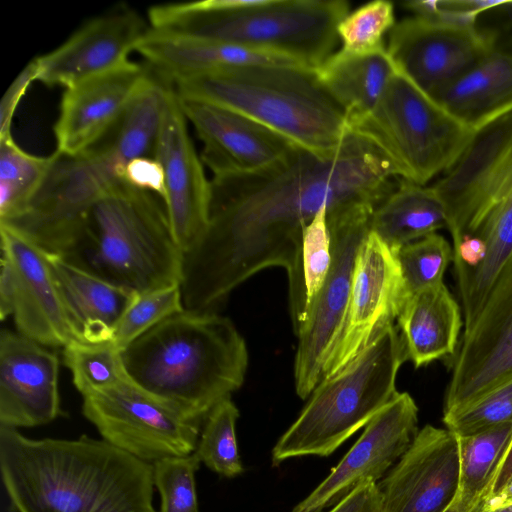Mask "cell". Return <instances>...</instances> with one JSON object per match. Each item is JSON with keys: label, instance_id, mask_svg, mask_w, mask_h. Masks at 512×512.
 Masks as SVG:
<instances>
[{"label": "cell", "instance_id": "obj_7", "mask_svg": "<svg viewBox=\"0 0 512 512\" xmlns=\"http://www.w3.org/2000/svg\"><path fill=\"white\" fill-rule=\"evenodd\" d=\"M407 360L403 339L392 325L344 368L321 379L273 447L272 465L336 451L396 396L397 374Z\"/></svg>", "mask_w": 512, "mask_h": 512}, {"label": "cell", "instance_id": "obj_41", "mask_svg": "<svg viewBox=\"0 0 512 512\" xmlns=\"http://www.w3.org/2000/svg\"><path fill=\"white\" fill-rule=\"evenodd\" d=\"M506 0H413L403 3L415 17L462 26H477L478 17Z\"/></svg>", "mask_w": 512, "mask_h": 512}, {"label": "cell", "instance_id": "obj_33", "mask_svg": "<svg viewBox=\"0 0 512 512\" xmlns=\"http://www.w3.org/2000/svg\"><path fill=\"white\" fill-rule=\"evenodd\" d=\"M63 361L82 397L112 388L129 378L121 350L111 342H72L63 348Z\"/></svg>", "mask_w": 512, "mask_h": 512}, {"label": "cell", "instance_id": "obj_49", "mask_svg": "<svg viewBox=\"0 0 512 512\" xmlns=\"http://www.w3.org/2000/svg\"><path fill=\"white\" fill-rule=\"evenodd\" d=\"M474 510L465 509L463 506L460 505V503L458 502V500L456 498L455 502L451 505V507L446 512H474Z\"/></svg>", "mask_w": 512, "mask_h": 512}, {"label": "cell", "instance_id": "obj_25", "mask_svg": "<svg viewBox=\"0 0 512 512\" xmlns=\"http://www.w3.org/2000/svg\"><path fill=\"white\" fill-rule=\"evenodd\" d=\"M45 253L80 340L110 342L138 294L105 281L59 254Z\"/></svg>", "mask_w": 512, "mask_h": 512}, {"label": "cell", "instance_id": "obj_29", "mask_svg": "<svg viewBox=\"0 0 512 512\" xmlns=\"http://www.w3.org/2000/svg\"><path fill=\"white\" fill-rule=\"evenodd\" d=\"M446 225L444 206L433 187L399 178L395 189L374 209L370 230L397 251Z\"/></svg>", "mask_w": 512, "mask_h": 512}, {"label": "cell", "instance_id": "obj_22", "mask_svg": "<svg viewBox=\"0 0 512 512\" xmlns=\"http://www.w3.org/2000/svg\"><path fill=\"white\" fill-rule=\"evenodd\" d=\"M150 29L134 9L119 5L77 29L54 50L36 57L37 81L72 86L129 61Z\"/></svg>", "mask_w": 512, "mask_h": 512}, {"label": "cell", "instance_id": "obj_34", "mask_svg": "<svg viewBox=\"0 0 512 512\" xmlns=\"http://www.w3.org/2000/svg\"><path fill=\"white\" fill-rule=\"evenodd\" d=\"M239 411L231 398L219 402L206 416L195 453L213 472L233 478L243 473L236 437Z\"/></svg>", "mask_w": 512, "mask_h": 512}, {"label": "cell", "instance_id": "obj_2", "mask_svg": "<svg viewBox=\"0 0 512 512\" xmlns=\"http://www.w3.org/2000/svg\"><path fill=\"white\" fill-rule=\"evenodd\" d=\"M0 472L17 512H156L153 465L104 439H31L0 426Z\"/></svg>", "mask_w": 512, "mask_h": 512}, {"label": "cell", "instance_id": "obj_5", "mask_svg": "<svg viewBox=\"0 0 512 512\" xmlns=\"http://www.w3.org/2000/svg\"><path fill=\"white\" fill-rule=\"evenodd\" d=\"M61 256L135 294L181 284L183 251L163 201L123 181L97 202L80 239Z\"/></svg>", "mask_w": 512, "mask_h": 512}, {"label": "cell", "instance_id": "obj_31", "mask_svg": "<svg viewBox=\"0 0 512 512\" xmlns=\"http://www.w3.org/2000/svg\"><path fill=\"white\" fill-rule=\"evenodd\" d=\"M458 443L460 485L457 500L465 509L474 510L489 494L512 444V423L458 437Z\"/></svg>", "mask_w": 512, "mask_h": 512}, {"label": "cell", "instance_id": "obj_37", "mask_svg": "<svg viewBox=\"0 0 512 512\" xmlns=\"http://www.w3.org/2000/svg\"><path fill=\"white\" fill-rule=\"evenodd\" d=\"M395 25L393 3L371 1L349 12L338 24L342 50L353 54H369L385 50L384 36Z\"/></svg>", "mask_w": 512, "mask_h": 512}, {"label": "cell", "instance_id": "obj_19", "mask_svg": "<svg viewBox=\"0 0 512 512\" xmlns=\"http://www.w3.org/2000/svg\"><path fill=\"white\" fill-rule=\"evenodd\" d=\"M154 158L165 173L164 205L174 238L184 253L208 224L211 181L190 137L175 88L166 103Z\"/></svg>", "mask_w": 512, "mask_h": 512}, {"label": "cell", "instance_id": "obj_12", "mask_svg": "<svg viewBox=\"0 0 512 512\" xmlns=\"http://www.w3.org/2000/svg\"><path fill=\"white\" fill-rule=\"evenodd\" d=\"M432 187L444 206L453 245L473 234L512 192V109L477 129Z\"/></svg>", "mask_w": 512, "mask_h": 512}, {"label": "cell", "instance_id": "obj_17", "mask_svg": "<svg viewBox=\"0 0 512 512\" xmlns=\"http://www.w3.org/2000/svg\"><path fill=\"white\" fill-rule=\"evenodd\" d=\"M0 235L1 257L11 273L17 332L47 347L81 341L45 251L8 224L0 223Z\"/></svg>", "mask_w": 512, "mask_h": 512}, {"label": "cell", "instance_id": "obj_23", "mask_svg": "<svg viewBox=\"0 0 512 512\" xmlns=\"http://www.w3.org/2000/svg\"><path fill=\"white\" fill-rule=\"evenodd\" d=\"M59 359L19 332H0V426L18 429L55 420L62 412Z\"/></svg>", "mask_w": 512, "mask_h": 512}, {"label": "cell", "instance_id": "obj_46", "mask_svg": "<svg viewBox=\"0 0 512 512\" xmlns=\"http://www.w3.org/2000/svg\"><path fill=\"white\" fill-rule=\"evenodd\" d=\"M512 477V444L504 457L501 466L495 476L490 492L485 499L497 495ZM484 499V500H485Z\"/></svg>", "mask_w": 512, "mask_h": 512}, {"label": "cell", "instance_id": "obj_35", "mask_svg": "<svg viewBox=\"0 0 512 512\" xmlns=\"http://www.w3.org/2000/svg\"><path fill=\"white\" fill-rule=\"evenodd\" d=\"M408 296L443 282L453 248L437 233L402 246L396 251Z\"/></svg>", "mask_w": 512, "mask_h": 512}, {"label": "cell", "instance_id": "obj_40", "mask_svg": "<svg viewBox=\"0 0 512 512\" xmlns=\"http://www.w3.org/2000/svg\"><path fill=\"white\" fill-rule=\"evenodd\" d=\"M327 210V207H322L303 230L301 268L307 314L323 286L332 263V243L327 222Z\"/></svg>", "mask_w": 512, "mask_h": 512}, {"label": "cell", "instance_id": "obj_32", "mask_svg": "<svg viewBox=\"0 0 512 512\" xmlns=\"http://www.w3.org/2000/svg\"><path fill=\"white\" fill-rule=\"evenodd\" d=\"M55 158V152L45 157L24 151L12 135L0 138V222H9L23 212Z\"/></svg>", "mask_w": 512, "mask_h": 512}, {"label": "cell", "instance_id": "obj_4", "mask_svg": "<svg viewBox=\"0 0 512 512\" xmlns=\"http://www.w3.org/2000/svg\"><path fill=\"white\" fill-rule=\"evenodd\" d=\"M173 84L180 98L234 111L318 155L333 154L349 131L343 108L304 66L246 64Z\"/></svg>", "mask_w": 512, "mask_h": 512}, {"label": "cell", "instance_id": "obj_26", "mask_svg": "<svg viewBox=\"0 0 512 512\" xmlns=\"http://www.w3.org/2000/svg\"><path fill=\"white\" fill-rule=\"evenodd\" d=\"M396 321L408 360L420 368L454 355L463 315L442 282L410 294Z\"/></svg>", "mask_w": 512, "mask_h": 512}, {"label": "cell", "instance_id": "obj_3", "mask_svg": "<svg viewBox=\"0 0 512 512\" xmlns=\"http://www.w3.org/2000/svg\"><path fill=\"white\" fill-rule=\"evenodd\" d=\"M121 353L134 383L198 424L241 387L248 366L243 337L213 311L177 312Z\"/></svg>", "mask_w": 512, "mask_h": 512}, {"label": "cell", "instance_id": "obj_24", "mask_svg": "<svg viewBox=\"0 0 512 512\" xmlns=\"http://www.w3.org/2000/svg\"><path fill=\"white\" fill-rule=\"evenodd\" d=\"M155 72L172 83L246 64H293L289 59L215 39L149 29L136 49ZM301 66V65H300Z\"/></svg>", "mask_w": 512, "mask_h": 512}, {"label": "cell", "instance_id": "obj_11", "mask_svg": "<svg viewBox=\"0 0 512 512\" xmlns=\"http://www.w3.org/2000/svg\"><path fill=\"white\" fill-rule=\"evenodd\" d=\"M83 398L82 412L102 439L153 464L195 452L199 424L152 396L129 377Z\"/></svg>", "mask_w": 512, "mask_h": 512}, {"label": "cell", "instance_id": "obj_8", "mask_svg": "<svg viewBox=\"0 0 512 512\" xmlns=\"http://www.w3.org/2000/svg\"><path fill=\"white\" fill-rule=\"evenodd\" d=\"M349 129L373 142L399 178L419 185L448 171L475 132L397 71L374 108Z\"/></svg>", "mask_w": 512, "mask_h": 512}, {"label": "cell", "instance_id": "obj_1", "mask_svg": "<svg viewBox=\"0 0 512 512\" xmlns=\"http://www.w3.org/2000/svg\"><path fill=\"white\" fill-rule=\"evenodd\" d=\"M398 178L385 154L351 129L331 155L295 146L265 171L213 176L208 224L183 253L184 309L212 311L248 278L278 266L288 275L296 334L307 315L301 268L304 228L322 207L329 212L360 202L378 206Z\"/></svg>", "mask_w": 512, "mask_h": 512}, {"label": "cell", "instance_id": "obj_43", "mask_svg": "<svg viewBox=\"0 0 512 512\" xmlns=\"http://www.w3.org/2000/svg\"><path fill=\"white\" fill-rule=\"evenodd\" d=\"M37 59L31 60L13 80L0 103V138L11 136V124L16 108L31 83L37 81Z\"/></svg>", "mask_w": 512, "mask_h": 512}, {"label": "cell", "instance_id": "obj_45", "mask_svg": "<svg viewBox=\"0 0 512 512\" xmlns=\"http://www.w3.org/2000/svg\"><path fill=\"white\" fill-rule=\"evenodd\" d=\"M12 315V280L9 265L1 257L0 272V317L4 320Z\"/></svg>", "mask_w": 512, "mask_h": 512}, {"label": "cell", "instance_id": "obj_9", "mask_svg": "<svg viewBox=\"0 0 512 512\" xmlns=\"http://www.w3.org/2000/svg\"><path fill=\"white\" fill-rule=\"evenodd\" d=\"M56 158L23 212L5 223L43 251L64 255L80 239L97 202L117 182L125 165L105 144L77 156Z\"/></svg>", "mask_w": 512, "mask_h": 512}, {"label": "cell", "instance_id": "obj_36", "mask_svg": "<svg viewBox=\"0 0 512 512\" xmlns=\"http://www.w3.org/2000/svg\"><path fill=\"white\" fill-rule=\"evenodd\" d=\"M182 310L180 285L138 294L120 319L110 342L122 351L161 321Z\"/></svg>", "mask_w": 512, "mask_h": 512}, {"label": "cell", "instance_id": "obj_18", "mask_svg": "<svg viewBox=\"0 0 512 512\" xmlns=\"http://www.w3.org/2000/svg\"><path fill=\"white\" fill-rule=\"evenodd\" d=\"M377 485L382 512H446L459 492L458 437L425 425Z\"/></svg>", "mask_w": 512, "mask_h": 512}, {"label": "cell", "instance_id": "obj_10", "mask_svg": "<svg viewBox=\"0 0 512 512\" xmlns=\"http://www.w3.org/2000/svg\"><path fill=\"white\" fill-rule=\"evenodd\" d=\"M377 205L354 203L327 212L332 263L321 290L296 335L294 361L297 395L307 399L323 376V367L347 307L358 250L370 231Z\"/></svg>", "mask_w": 512, "mask_h": 512}, {"label": "cell", "instance_id": "obj_47", "mask_svg": "<svg viewBox=\"0 0 512 512\" xmlns=\"http://www.w3.org/2000/svg\"><path fill=\"white\" fill-rule=\"evenodd\" d=\"M495 11L504 16L505 24L509 30H512V1L506 0L501 6L496 7Z\"/></svg>", "mask_w": 512, "mask_h": 512}, {"label": "cell", "instance_id": "obj_30", "mask_svg": "<svg viewBox=\"0 0 512 512\" xmlns=\"http://www.w3.org/2000/svg\"><path fill=\"white\" fill-rule=\"evenodd\" d=\"M468 236L480 240L483 258L478 267L457 285L464 330L478 316L495 279L512 255V192Z\"/></svg>", "mask_w": 512, "mask_h": 512}, {"label": "cell", "instance_id": "obj_44", "mask_svg": "<svg viewBox=\"0 0 512 512\" xmlns=\"http://www.w3.org/2000/svg\"><path fill=\"white\" fill-rule=\"evenodd\" d=\"M382 494L377 483L366 482L332 506L328 512H382Z\"/></svg>", "mask_w": 512, "mask_h": 512}, {"label": "cell", "instance_id": "obj_16", "mask_svg": "<svg viewBox=\"0 0 512 512\" xmlns=\"http://www.w3.org/2000/svg\"><path fill=\"white\" fill-rule=\"evenodd\" d=\"M418 432V407L407 392L396 396L364 431L330 474L291 512H322L358 486L378 483L411 445Z\"/></svg>", "mask_w": 512, "mask_h": 512}, {"label": "cell", "instance_id": "obj_13", "mask_svg": "<svg viewBox=\"0 0 512 512\" xmlns=\"http://www.w3.org/2000/svg\"><path fill=\"white\" fill-rule=\"evenodd\" d=\"M407 297L396 251L370 230L357 253L347 307L322 378L340 371L395 325Z\"/></svg>", "mask_w": 512, "mask_h": 512}, {"label": "cell", "instance_id": "obj_15", "mask_svg": "<svg viewBox=\"0 0 512 512\" xmlns=\"http://www.w3.org/2000/svg\"><path fill=\"white\" fill-rule=\"evenodd\" d=\"M495 48L477 26L414 16L395 23L386 50L396 71L433 99Z\"/></svg>", "mask_w": 512, "mask_h": 512}, {"label": "cell", "instance_id": "obj_6", "mask_svg": "<svg viewBox=\"0 0 512 512\" xmlns=\"http://www.w3.org/2000/svg\"><path fill=\"white\" fill-rule=\"evenodd\" d=\"M348 13L344 0H261L232 10L205 0L155 5L147 18L153 30L224 41L315 70L334 53Z\"/></svg>", "mask_w": 512, "mask_h": 512}, {"label": "cell", "instance_id": "obj_48", "mask_svg": "<svg viewBox=\"0 0 512 512\" xmlns=\"http://www.w3.org/2000/svg\"><path fill=\"white\" fill-rule=\"evenodd\" d=\"M474 512H512V501L492 507L482 509L479 506L474 510Z\"/></svg>", "mask_w": 512, "mask_h": 512}, {"label": "cell", "instance_id": "obj_14", "mask_svg": "<svg viewBox=\"0 0 512 512\" xmlns=\"http://www.w3.org/2000/svg\"><path fill=\"white\" fill-rule=\"evenodd\" d=\"M512 379V255L495 279L485 302L464 330L443 415L472 403Z\"/></svg>", "mask_w": 512, "mask_h": 512}, {"label": "cell", "instance_id": "obj_21", "mask_svg": "<svg viewBox=\"0 0 512 512\" xmlns=\"http://www.w3.org/2000/svg\"><path fill=\"white\" fill-rule=\"evenodd\" d=\"M179 99L188 122L203 143L201 160L213 176L265 171L283 161L296 146L234 111L206 102Z\"/></svg>", "mask_w": 512, "mask_h": 512}, {"label": "cell", "instance_id": "obj_42", "mask_svg": "<svg viewBox=\"0 0 512 512\" xmlns=\"http://www.w3.org/2000/svg\"><path fill=\"white\" fill-rule=\"evenodd\" d=\"M122 181L157 195L164 203L166 197L165 173L154 157H140L129 161L123 170Z\"/></svg>", "mask_w": 512, "mask_h": 512}, {"label": "cell", "instance_id": "obj_28", "mask_svg": "<svg viewBox=\"0 0 512 512\" xmlns=\"http://www.w3.org/2000/svg\"><path fill=\"white\" fill-rule=\"evenodd\" d=\"M315 72L343 108L349 127L374 108L396 69L386 49L369 54H353L341 49Z\"/></svg>", "mask_w": 512, "mask_h": 512}, {"label": "cell", "instance_id": "obj_20", "mask_svg": "<svg viewBox=\"0 0 512 512\" xmlns=\"http://www.w3.org/2000/svg\"><path fill=\"white\" fill-rule=\"evenodd\" d=\"M152 73L128 61L65 88L54 125L56 152L80 155L101 142L118 124Z\"/></svg>", "mask_w": 512, "mask_h": 512}, {"label": "cell", "instance_id": "obj_27", "mask_svg": "<svg viewBox=\"0 0 512 512\" xmlns=\"http://www.w3.org/2000/svg\"><path fill=\"white\" fill-rule=\"evenodd\" d=\"M433 100L476 131L512 109V52L495 48Z\"/></svg>", "mask_w": 512, "mask_h": 512}, {"label": "cell", "instance_id": "obj_38", "mask_svg": "<svg viewBox=\"0 0 512 512\" xmlns=\"http://www.w3.org/2000/svg\"><path fill=\"white\" fill-rule=\"evenodd\" d=\"M200 459L194 452L154 462L153 480L161 497L160 512H200L195 474Z\"/></svg>", "mask_w": 512, "mask_h": 512}, {"label": "cell", "instance_id": "obj_39", "mask_svg": "<svg viewBox=\"0 0 512 512\" xmlns=\"http://www.w3.org/2000/svg\"><path fill=\"white\" fill-rule=\"evenodd\" d=\"M446 429L458 437L512 423V379L454 412L443 415Z\"/></svg>", "mask_w": 512, "mask_h": 512}]
</instances>
